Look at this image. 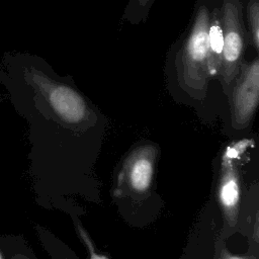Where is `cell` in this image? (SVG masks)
<instances>
[{
	"mask_svg": "<svg viewBox=\"0 0 259 259\" xmlns=\"http://www.w3.org/2000/svg\"><path fill=\"white\" fill-rule=\"evenodd\" d=\"M249 49L259 55V0H243Z\"/></svg>",
	"mask_w": 259,
	"mask_h": 259,
	"instance_id": "ba28073f",
	"label": "cell"
},
{
	"mask_svg": "<svg viewBox=\"0 0 259 259\" xmlns=\"http://www.w3.org/2000/svg\"><path fill=\"white\" fill-rule=\"evenodd\" d=\"M0 259H6V256H5V254H4V252H3L2 248H1V246H0Z\"/></svg>",
	"mask_w": 259,
	"mask_h": 259,
	"instance_id": "4fadbf2b",
	"label": "cell"
},
{
	"mask_svg": "<svg viewBox=\"0 0 259 259\" xmlns=\"http://www.w3.org/2000/svg\"><path fill=\"white\" fill-rule=\"evenodd\" d=\"M214 7L215 0H195L190 19L169 47L164 64L170 93L178 101L196 107L212 102L214 87L222 90L208 63L207 35Z\"/></svg>",
	"mask_w": 259,
	"mask_h": 259,
	"instance_id": "7a4b0ae2",
	"label": "cell"
},
{
	"mask_svg": "<svg viewBox=\"0 0 259 259\" xmlns=\"http://www.w3.org/2000/svg\"><path fill=\"white\" fill-rule=\"evenodd\" d=\"M227 98L233 123L236 126L248 125L259 102V55L245 58Z\"/></svg>",
	"mask_w": 259,
	"mask_h": 259,
	"instance_id": "277c9868",
	"label": "cell"
},
{
	"mask_svg": "<svg viewBox=\"0 0 259 259\" xmlns=\"http://www.w3.org/2000/svg\"><path fill=\"white\" fill-rule=\"evenodd\" d=\"M221 259H252V258H249V257H244V256H237V255H232L228 252H225L223 253Z\"/></svg>",
	"mask_w": 259,
	"mask_h": 259,
	"instance_id": "7c38bea8",
	"label": "cell"
},
{
	"mask_svg": "<svg viewBox=\"0 0 259 259\" xmlns=\"http://www.w3.org/2000/svg\"><path fill=\"white\" fill-rule=\"evenodd\" d=\"M3 101V97H2V95L0 94V102H2Z\"/></svg>",
	"mask_w": 259,
	"mask_h": 259,
	"instance_id": "5bb4252c",
	"label": "cell"
},
{
	"mask_svg": "<svg viewBox=\"0 0 259 259\" xmlns=\"http://www.w3.org/2000/svg\"><path fill=\"white\" fill-rule=\"evenodd\" d=\"M223 34L220 83L227 96L249 49L243 0H215Z\"/></svg>",
	"mask_w": 259,
	"mask_h": 259,
	"instance_id": "3957f363",
	"label": "cell"
},
{
	"mask_svg": "<svg viewBox=\"0 0 259 259\" xmlns=\"http://www.w3.org/2000/svg\"><path fill=\"white\" fill-rule=\"evenodd\" d=\"M34 230L44 249L53 259H77L75 254H72L69 248L50 231L39 225H35Z\"/></svg>",
	"mask_w": 259,
	"mask_h": 259,
	"instance_id": "9c48e42d",
	"label": "cell"
},
{
	"mask_svg": "<svg viewBox=\"0 0 259 259\" xmlns=\"http://www.w3.org/2000/svg\"><path fill=\"white\" fill-rule=\"evenodd\" d=\"M0 84L28 128L49 130L95 123L97 108L70 75H59L42 57L21 52L5 53Z\"/></svg>",
	"mask_w": 259,
	"mask_h": 259,
	"instance_id": "6da1fadb",
	"label": "cell"
},
{
	"mask_svg": "<svg viewBox=\"0 0 259 259\" xmlns=\"http://www.w3.org/2000/svg\"><path fill=\"white\" fill-rule=\"evenodd\" d=\"M234 148L226 152L219 180V200L230 221H235L240 202V178L234 165Z\"/></svg>",
	"mask_w": 259,
	"mask_h": 259,
	"instance_id": "5b68a950",
	"label": "cell"
},
{
	"mask_svg": "<svg viewBox=\"0 0 259 259\" xmlns=\"http://www.w3.org/2000/svg\"><path fill=\"white\" fill-rule=\"evenodd\" d=\"M156 0H128L121 15V21L132 25L145 23Z\"/></svg>",
	"mask_w": 259,
	"mask_h": 259,
	"instance_id": "30bf717a",
	"label": "cell"
},
{
	"mask_svg": "<svg viewBox=\"0 0 259 259\" xmlns=\"http://www.w3.org/2000/svg\"><path fill=\"white\" fill-rule=\"evenodd\" d=\"M0 246L6 259H37L33 250L21 235H0Z\"/></svg>",
	"mask_w": 259,
	"mask_h": 259,
	"instance_id": "52a82bcc",
	"label": "cell"
},
{
	"mask_svg": "<svg viewBox=\"0 0 259 259\" xmlns=\"http://www.w3.org/2000/svg\"><path fill=\"white\" fill-rule=\"evenodd\" d=\"M130 188L136 193L146 192L153 181L154 158L146 151L135 153L125 168Z\"/></svg>",
	"mask_w": 259,
	"mask_h": 259,
	"instance_id": "8992f818",
	"label": "cell"
},
{
	"mask_svg": "<svg viewBox=\"0 0 259 259\" xmlns=\"http://www.w3.org/2000/svg\"><path fill=\"white\" fill-rule=\"evenodd\" d=\"M77 230H78V233H79L82 241L86 245L87 250L89 251V259H108L105 255H102V254L96 252V250L94 248V245H93V243L90 240V237L85 232V230L82 228V226L77 225Z\"/></svg>",
	"mask_w": 259,
	"mask_h": 259,
	"instance_id": "8fae6325",
	"label": "cell"
}]
</instances>
